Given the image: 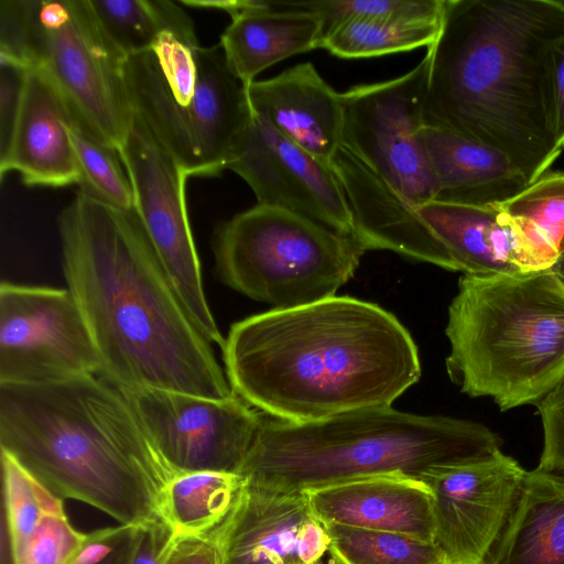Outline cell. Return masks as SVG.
I'll return each instance as SVG.
<instances>
[{
  "label": "cell",
  "mask_w": 564,
  "mask_h": 564,
  "mask_svg": "<svg viewBox=\"0 0 564 564\" xmlns=\"http://www.w3.org/2000/svg\"><path fill=\"white\" fill-rule=\"evenodd\" d=\"M62 265L117 388L226 400L236 395L134 210L77 191L58 218Z\"/></svg>",
  "instance_id": "6da1fadb"
},
{
  "label": "cell",
  "mask_w": 564,
  "mask_h": 564,
  "mask_svg": "<svg viewBox=\"0 0 564 564\" xmlns=\"http://www.w3.org/2000/svg\"><path fill=\"white\" fill-rule=\"evenodd\" d=\"M223 354L239 398L294 423L391 406L421 377L406 328L377 304L349 296L239 321Z\"/></svg>",
  "instance_id": "7a4b0ae2"
},
{
  "label": "cell",
  "mask_w": 564,
  "mask_h": 564,
  "mask_svg": "<svg viewBox=\"0 0 564 564\" xmlns=\"http://www.w3.org/2000/svg\"><path fill=\"white\" fill-rule=\"evenodd\" d=\"M563 37L564 0H445L425 53L424 126L500 151L531 184L561 153L553 53Z\"/></svg>",
  "instance_id": "3957f363"
},
{
  "label": "cell",
  "mask_w": 564,
  "mask_h": 564,
  "mask_svg": "<svg viewBox=\"0 0 564 564\" xmlns=\"http://www.w3.org/2000/svg\"><path fill=\"white\" fill-rule=\"evenodd\" d=\"M0 445L55 496L130 527L158 517V494L176 476L100 375L0 384Z\"/></svg>",
  "instance_id": "277c9868"
},
{
  "label": "cell",
  "mask_w": 564,
  "mask_h": 564,
  "mask_svg": "<svg viewBox=\"0 0 564 564\" xmlns=\"http://www.w3.org/2000/svg\"><path fill=\"white\" fill-rule=\"evenodd\" d=\"M502 441L487 426L392 406L294 423L262 413L238 474L249 485L304 492L355 479L433 469L487 457Z\"/></svg>",
  "instance_id": "5b68a950"
},
{
  "label": "cell",
  "mask_w": 564,
  "mask_h": 564,
  "mask_svg": "<svg viewBox=\"0 0 564 564\" xmlns=\"http://www.w3.org/2000/svg\"><path fill=\"white\" fill-rule=\"evenodd\" d=\"M446 371L501 411L536 404L564 377V286L551 269L463 274L448 307Z\"/></svg>",
  "instance_id": "8992f818"
},
{
  "label": "cell",
  "mask_w": 564,
  "mask_h": 564,
  "mask_svg": "<svg viewBox=\"0 0 564 564\" xmlns=\"http://www.w3.org/2000/svg\"><path fill=\"white\" fill-rule=\"evenodd\" d=\"M0 55L39 69L76 120L119 152L134 118L127 56L90 0H1Z\"/></svg>",
  "instance_id": "52a82bcc"
},
{
  "label": "cell",
  "mask_w": 564,
  "mask_h": 564,
  "mask_svg": "<svg viewBox=\"0 0 564 564\" xmlns=\"http://www.w3.org/2000/svg\"><path fill=\"white\" fill-rule=\"evenodd\" d=\"M213 249L221 282L273 310L335 296L367 251L354 237L259 204L223 223Z\"/></svg>",
  "instance_id": "ba28073f"
},
{
  "label": "cell",
  "mask_w": 564,
  "mask_h": 564,
  "mask_svg": "<svg viewBox=\"0 0 564 564\" xmlns=\"http://www.w3.org/2000/svg\"><path fill=\"white\" fill-rule=\"evenodd\" d=\"M426 55L402 76L340 94L341 145L416 210L435 199L437 181L421 140Z\"/></svg>",
  "instance_id": "9c48e42d"
},
{
  "label": "cell",
  "mask_w": 564,
  "mask_h": 564,
  "mask_svg": "<svg viewBox=\"0 0 564 564\" xmlns=\"http://www.w3.org/2000/svg\"><path fill=\"white\" fill-rule=\"evenodd\" d=\"M132 185L134 212L198 330L221 349V335L205 296L191 230L185 184L176 160L134 116L118 152Z\"/></svg>",
  "instance_id": "30bf717a"
},
{
  "label": "cell",
  "mask_w": 564,
  "mask_h": 564,
  "mask_svg": "<svg viewBox=\"0 0 564 564\" xmlns=\"http://www.w3.org/2000/svg\"><path fill=\"white\" fill-rule=\"evenodd\" d=\"M101 360L69 290L2 282L0 384L100 375Z\"/></svg>",
  "instance_id": "8fae6325"
},
{
  "label": "cell",
  "mask_w": 564,
  "mask_h": 564,
  "mask_svg": "<svg viewBox=\"0 0 564 564\" xmlns=\"http://www.w3.org/2000/svg\"><path fill=\"white\" fill-rule=\"evenodd\" d=\"M176 475L238 474L262 412L237 394L226 400L153 388H118Z\"/></svg>",
  "instance_id": "7c38bea8"
},
{
  "label": "cell",
  "mask_w": 564,
  "mask_h": 564,
  "mask_svg": "<svg viewBox=\"0 0 564 564\" xmlns=\"http://www.w3.org/2000/svg\"><path fill=\"white\" fill-rule=\"evenodd\" d=\"M525 473L499 449L423 476L433 497L434 542L446 564H482L512 511Z\"/></svg>",
  "instance_id": "4fadbf2b"
},
{
  "label": "cell",
  "mask_w": 564,
  "mask_h": 564,
  "mask_svg": "<svg viewBox=\"0 0 564 564\" xmlns=\"http://www.w3.org/2000/svg\"><path fill=\"white\" fill-rule=\"evenodd\" d=\"M228 169L248 183L259 205L289 210L356 238L348 199L332 167L262 117L252 112Z\"/></svg>",
  "instance_id": "5bb4252c"
},
{
  "label": "cell",
  "mask_w": 564,
  "mask_h": 564,
  "mask_svg": "<svg viewBox=\"0 0 564 564\" xmlns=\"http://www.w3.org/2000/svg\"><path fill=\"white\" fill-rule=\"evenodd\" d=\"M210 536L220 564H345L304 492L249 485Z\"/></svg>",
  "instance_id": "9a60e30c"
},
{
  "label": "cell",
  "mask_w": 564,
  "mask_h": 564,
  "mask_svg": "<svg viewBox=\"0 0 564 564\" xmlns=\"http://www.w3.org/2000/svg\"><path fill=\"white\" fill-rule=\"evenodd\" d=\"M183 6L215 9L231 17L220 36L226 63L247 88L265 68L319 47L321 17L267 0H182Z\"/></svg>",
  "instance_id": "2e32d148"
},
{
  "label": "cell",
  "mask_w": 564,
  "mask_h": 564,
  "mask_svg": "<svg viewBox=\"0 0 564 564\" xmlns=\"http://www.w3.org/2000/svg\"><path fill=\"white\" fill-rule=\"evenodd\" d=\"M330 167L348 199L356 238L367 251L390 250L457 271L416 212L350 151L340 145Z\"/></svg>",
  "instance_id": "e0dca14e"
},
{
  "label": "cell",
  "mask_w": 564,
  "mask_h": 564,
  "mask_svg": "<svg viewBox=\"0 0 564 564\" xmlns=\"http://www.w3.org/2000/svg\"><path fill=\"white\" fill-rule=\"evenodd\" d=\"M323 523L388 531L434 542L433 497L420 479L383 475L304 491Z\"/></svg>",
  "instance_id": "ac0fdd59"
},
{
  "label": "cell",
  "mask_w": 564,
  "mask_h": 564,
  "mask_svg": "<svg viewBox=\"0 0 564 564\" xmlns=\"http://www.w3.org/2000/svg\"><path fill=\"white\" fill-rule=\"evenodd\" d=\"M254 115L265 119L290 141L323 163L330 162L341 145L344 110L340 94L312 63L292 66L247 87Z\"/></svg>",
  "instance_id": "d6986e66"
},
{
  "label": "cell",
  "mask_w": 564,
  "mask_h": 564,
  "mask_svg": "<svg viewBox=\"0 0 564 564\" xmlns=\"http://www.w3.org/2000/svg\"><path fill=\"white\" fill-rule=\"evenodd\" d=\"M74 119L52 83L31 67L11 144L0 162L1 180L15 171L29 186L79 184L80 170L70 137Z\"/></svg>",
  "instance_id": "ffe728a7"
},
{
  "label": "cell",
  "mask_w": 564,
  "mask_h": 564,
  "mask_svg": "<svg viewBox=\"0 0 564 564\" xmlns=\"http://www.w3.org/2000/svg\"><path fill=\"white\" fill-rule=\"evenodd\" d=\"M416 215L454 262L470 275L540 271L522 236L499 205L432 200Z\"/></svg>",
  "instance_id": "44dd1931"
},
{
  "label": "cell",
  "mask_w": 564,
  "mask_h": 564,
  "mask_svg": "<svg viewBox=\"0 0 564 564\" xmlns=\"http://www.w3.org/2000/svg\"><path fill=\"white\" fill-rule=\"evenodd\" d=\"M436 181V202L489 206L514 197L530 183L500 151L455 132L420 131Z\"/></svg>",
  "instance_id": "7402d4cb"
},
{
  "label": "cell",
  "mask_w": 564,
  "mask_h": 564,
  "mask_svg": "<svg viewBox=\"0 0 564 564\" xmlns=\"http://www.w3.org/2000/svg\"><path fill=\"white\" fill-rule=\"evenodd\" d=\"M482 564H564V475L527 470L512 511Z\"/></svg>",
  "instance_id": "603a6c76"
},
{
  "label": "cell",
  "mask_w": 564,
  "mask_h": 564,
  "mask_svg": "<svg viewBox=\"0 0 564 564\" xmlns=\"http://www.w3.org/2000/svg\"><path fill=\"white\" fill-rule=\"evenodd\" d=\"M245 479L235 473L193 471L159 491L156 516L177 535H210L236 506Z\"/></svg>",
  "instance_id": "cb8c5ba5"
},
{
  "label": "cell",
  "mask_w": 564,
  "mask_h": 564,
  "mask_svg": "<svg viewBox=\"0 0 564 564\" xmlns=\"http://www.w3.org/2000/svg\"><path fill=\"white\" fill-rule=\"evenodd\" d=\"M498 205L522 236L538 269H551L564 253V172L547 171Z\"/></svg>",
  "instance_id": "d4e9b609"
},
{
  "label": "cell",
  "mask_w": 564,
  "mask_h": 564,
  "mask_svg": "<svg viewBox=\"0 0 564 564\" xmlns=\"http://www.w3.org/2000/svg\"><path fill=\"white\" fill-rule=\"evenodd\" d=\"M90 3L106 32L127 57L151 50L167 34L196 37L187 12L171 0H90Z\"/></svg>",
  "instance_id": "484cf974"
},
{
  "label": "cell",
  "mask_w": 564,
  "mask_h": 564,
  "mask_svg": "<svg viewBox=\"0 0 564 564\" xmlns=\"http://www.w3.org/2000/svg\"><path fill=\"white\" fill-rule=\"evenodd\" d=\"M441 28L442 23L354 18L325 29L319 47L343 58L381 56L429 47Z\"/></svg>",
  "instance_id": "4316f807"
},
{
  "label": "cell",
  "mask_w": 564,
  "mask_h": 564,
  "mask_svg": "<svg viewBox=\"0 0 564 564\" xmlns=\"http://www.w3.org/2000/svg\"><path fill=\"white\" fill-rule=\"evenodd\" d=\"M325 527L345 564H446L435 542L335 523Z\"/></svg>",
  "instance_id": "83f0119b"
},
{
  "label": "cell",
  "mask_w": 564,
  "mask_h": 564,
  "mask_svg": "<svg viewBox=\"0 0 564 564\" xmlns=\"http://www.w3.org/2000/svg\"><path fill=\"white\" fill-rule=\"evenodd\" d=\"M4 514L11 563L20 556L43 518L63 509L55 496L12 455L1 451Z\"/></svg>",
  "instance_id": "f1b7e54d"
},
{
  "label": "cell",
  "mask_w": 564,
  "mask_h": 564,
  "mask_svg": "<svg viewBox=\"0 0 564 564\" xmlns=\"http://www.w3.org/2000/svg\"><path fill=\"white\" fill-rule=\"evenodd\" d=\"M70 137L80 170L79 189L122 210H134V196L118 152L98 140L76 119Z\"/></svg>",
  "instance_id": "f546056e"
},
{
  "label": "cell",
  "mask_w": 564,
  "mask_h": 564,
  "mask_svg": "<svg viewBox=\"0 0 564 564\" xmlns=\"http://www.w3.org/2000/svg\"><path fill=\"white\" fill-rule=\"evenodd\" d=\"M285 2L289 7L317 13L322 20V32L339 21L354 18L440 24L443 22L445 10V0H318Z\"/></svg>",
  "instance_id": "4dcf8cb0"
},
{
  "label": "cell",
  "mask_w": 564,
  "mask_h": 564,
  "mask_svg": "<svg viewBox=\"0 0 564 564\" xmlns=\"http://www.w3.org/2000/svg\"><path fill=\"white\" fill-rule=\"evenodd\" d=\"M86 538L76 530L64 508L46 514L11 564H69Z\"/></svg>",
  "instance_id": "1f68e13d"
},
{
  "label": "cell",
  "mask_w": 564,
  "mask_h": 564,
  "mask_svg": "<svg viewBox=\"0 0 564 564\" xmlns=\"http://www.w3.org/2000/svg\"><path fill=\"white\" fill-rule=\"evenodd\" d=\"M543 448L536 468L564 475V377L536 404Z\"/></svg>",
  "instance_id": "d6a6232c"
},
{
  "label": "cell",
  "mask_w": 564,
  "mask_h": 564,
  "mask_svg": "<svg viewBox=\"0 0 564 564\" xmlns=\"http://www.w3.org/2000/svg\"><path fill=\"white\" fill-rule=\"evenodd\" d=\"M31 67L0 55V162L7 156Z\"/></svg>",
  "instance_id": "836d02e7"
},
{
  "label": "cell",
  "mask_w": 564,
  "mask_h": 564,
  "mask_svg": "<svg viewBox=\"0 0 564 564\" xmlns=\"http://www.w3.org/2000/svg\"><path fill=\"white\" fill-rule=\"evenodd\" d=\"M173 538L159 517L135 527L124 564H162Z\"/></svg>",
  "instance_id": "e575fe53"
},
{
  "label": "cell",
  "mask_w": 564,
  "mask_h": 564,
  "mask_svg": "<svg viewBox=\"0 0 564 564\" xmlns=\"http://www.w3.org/2000/svg\"><path fill=\"white\" fill-rule=\"evenodd\" d=\"M133 528L119 524L87 533L69 564H101L129 538Z\"/></svg>",
  "instance_id": "d590c367"
},
{
  "label": "cell",
  "mask_w": 564,
  "mask_h": 564,
  "mask_svg": "<svg viewBox=\"0 0 564 564\" xmlns=\"http://www.w3.org/2000/svg\"><path fill=\"white\" fill-rule=\"evenodd\" d=\"M162 564H220V560L210 536L174 535Z\"/></svg>",
  "instance_id": "8d00e7d4"
},
{
  "label": "cell",
  "mask_w": 564,
  "mask_h": 564,
  "mask_svg": "<svg viewBox=\"0 0 564 564\" xmlns=\"http://www.w3.org/2000/svg\"><path fill=\"white\" fill-rule=\"evenodd\" d=\"M553 98L555 139L558 150H564V37L553 53Z\"/></svg>",
  "instance_id": "74e56055"
},
{
  "label": "cell",
  "mask_w": 564,
  "mask_h": 564,
  "mask_svg": "<svg viewBox=\"0 0 564 564\" xmlns=\"http://www.w3.org/2000/svg\"><path fill=\"white\" fill-rule=\"evenodd\" d=\"M133 531L129 538L101 564H124L130 550Z\"/></svg>",
  "instance_id": "f35d334b"
},
{
  "label": "cell",
  "mask_w": 564,
  "mask_h": 564,
  "mask_svg": "<svg viewBox=\"0 0 564 564\" xmlns=\"http://www.w3.org/2000/svg\"><path fill=\"white\" fill-rule=\"evenodd\" d=\"M551 270L555 273L564 286V253L556 260Z\"/></svg>",
  "instance_id": "ab89813d"
}]
</instances>
